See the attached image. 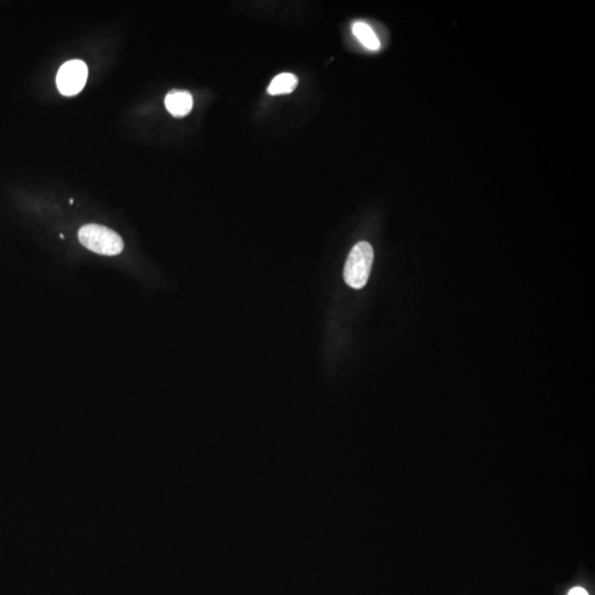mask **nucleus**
Here are the masks:
<instances>
[{
  "label": "nucleus",
  "mask_w": 595,
  "mask_h": 595,
  "mask_svg": "<svg viewBox=\"0 0 595 595\" xmlns=\"http://www.w3.org/2000/svg\"><path fill=\"white\" fill-rule=\"evenodd\" d=\"M78 240L84 247L99 255L116 256L124 250V240L103 225H84L78 231Z\"/></svg>",
  "instance_id": "nucleus-1"
},
{
  "label": "nucleus",
  "mask_w": 595,
  "mask_h": 595,
  "mask_svg": "<svg viewBox=\"0 0 595 595\" xmlns=\"http://www.w3.org/2000/svg\"><path fill=\"white\" fill-rule=\"evenodd\" d=\"M374 262V250L367 242H360L352 248L345 267L344 279L345 283L353 289H362L365 287L371 275Z\"/></svg>",
  "instance_id": "nucleus-2"
},
{
  "label": "nucleus",
  "mask_w": 595,
  "mask_h": 595,
  "mask_svg": "<svg viewBox=\"0 0 595 595\" xmlns=\"http://www.w3.org/2000/svg\"><path fill=\"white\" fill-rule=\"evenodd\" d=\"M87 75L89 70L83 61H68L61 66L56 75L59 91L66 96L76 95L84 89Z\"/></svg>",
  "instance_id": "nucleus-3"
},
{
  "label": "nucleus",
  "mask_w": 595,
  "mask_h": 595,
  "mask_svg": "<svg viewBox=\"0 0 595 595\" xmlns=\"http://www.w3.org/2000/svg\"><path fill=\"white\" fill-rule=\"evenodd\" d=\"M168 111L174 117H185L193 107V97L188 91H171L164 99Z\"/></svg>",
  "instance_id": "nucleus-4"
},
{
  "label": "nucleus",
  "mask_w": 595,
  "mask_h": 595,
  "mask_svg": "<svg viewBox=\"0 0 595 595\" xmlns=\"http://www.w3.org/2000/svg\"><path fill=\"white\" fill-rule=\"evenodd\" d=\"M298 78L295 74H278L268 86V93L270 95H285L290 94L297 89Z\"/></svg>",
  "instance_id": "nucleus-5"
},
{
  "label": "nucleus",
  "mask_w": 595,
  "mask_h": 595,
  "mask_svg": "<svg viewBox=\"0 0 595 595\" xmlns=\"http://www.w3.org/2000/svg\"><path fill=\"white\" fill-rule=\"evenodd\" d=\"M352 30H353L354 36L366 49L376 51L381 48V42H379V38L367 23L357 21V23H354Z\"/></svg>",
  "instance_id": "nucleus-6"
},
{
  "label": "nucleus",
  "mask_w": 595,
  "mask_h": 595,
  "mask_svg": "<svg viewBox=\"0 0 595 595\" xmlns=\"http://www.w3.org/2000/svg\"><path fill=\"white\" fill-rule=\"evenodd\" d=\"M568 595H589V593L582 588H575Z\"/></svg>",
  "instance_id": "nucleus-7"
}]
</instances>
